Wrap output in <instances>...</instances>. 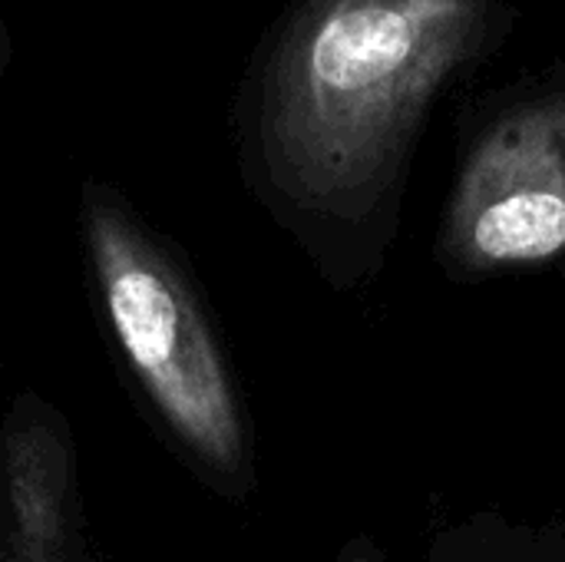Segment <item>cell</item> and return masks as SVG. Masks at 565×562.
<instances>
[{"label": "cell", "instance_id": "5", "mask_svg": "<svg viewBox=\"0 0 565 562\" xmlns=\"http://www.w3.org/2000/svg\"><path fill=\"white\" fill-rule=\"evenodd\" d=\"M338 562H384V556L377 553V547L367 537H354L348 540V547L341 550Z\"/></svg>", "mask_w": 565, "mask_h": 562}, {"label": "cell", "instance_id": "4", "mask_svg": "<svg viewBox=\"0 0 565 562\" xmlns=\"http://www.w3.org/2000/svg\"><path fill=\"white\" fill-rule=\"evenodd\" d=\"M13 517H17V562H73L60 543L56 497L50 490L46 464L17 457Z\"/></svg>", "mask_w": 565, "mask_h": 562}, {"label": "cell", "instance_id": "3", "mask_svg": "<svg viewBox=\"0 0 565 562\" xmlns=\"http://www.w3.org/2000/svg\"><path fill=\"white\" fill-rule=\"evenodd\" d=\"M437 255L457 278L565 262V66L477 106Z\"/></svg>", "mask_w": 565, "mask_h": 562}, {"label": "cell", "instance_id": "1", "mask_svg": "<svg viewBox=\"0 0 565 562\" xmlns=\"http://www.w3.org/2000/svg\"><path fill=\"white\" fill-rule=\"evenodd\" d=\"M520 26L510 0H288L238 89L245 169L341 288L397 238L437 99Z\"/></svg>", "mask_w": 565, "mask_h": 562}, {"label": "cell", "instance_id": "2", "mask_svg": "<svg viewBox=\"0 0 565 562\" xmlns=\"http://www.w3.org/2000/svg\"><path fill=\"white\" fill-rule=\"evenodd\" d=\"M86 248L113 331L179 441L218 474L245 464V427L222 351L162 252L99 185L83 192Z\"/></svg>", "mask_w": 565, "mask_h": 562}, {"label": "cell", "instance_id": "6", "mask_svg": "<svg viewBox=\"0 0 565 562\" xmlns=\"http://www.w3.org/2000/svg\"><path fill=\"white\" fill-rule=\"evenodd\" d=\"M10 56H13V43H10L7 23H3V17H0V73L10 66Z\"/></svg>", "mask_w": 565, "mask_h": 562}]
</instances>
